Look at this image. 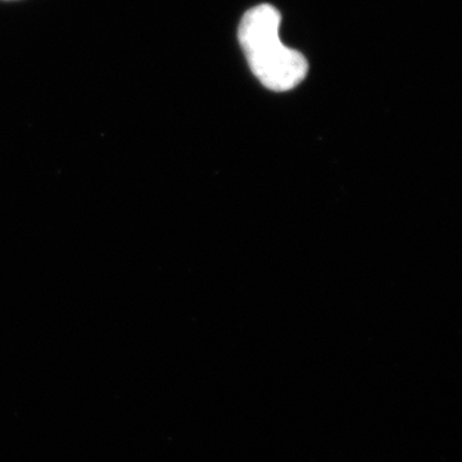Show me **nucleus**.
<instances>
[{
	"label": "nucleus",
	"instance_id": "nucleus-1",
	"mask_svg": "<svg viewBox=\"0 0 462 462\" xmlns=\"http://www.w3.org/2000/svg\"><path fill=\"white\" fill-rule=\"evenodd\" d=\"M281 23L278 9L261 5L243 16L238 32L249 67L258 80L273 91L293 89L309 71L306 58L282 44Z\"/></svg>",
	"mask_w": 462,
	"mask_h": 462
}]
</instances>
